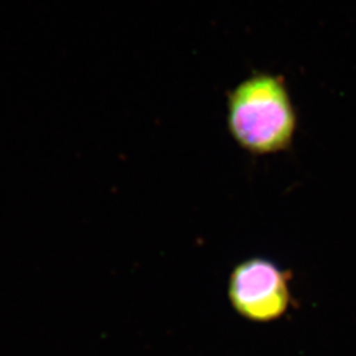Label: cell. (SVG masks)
I'll return each instance as SVG.
<instances>
[{
    "label": "cell",
    "mask_w": 356,
    "mask_h": 356,
    "mask_svg": "<svg viewBox=\"0 0 356 356\" xmlns=\"http://www.w3.org/2000/svg\"><path fill=\"white\" fill-rule=\"evenodd\" d=\"M231 305L245 318L268 322L281 317L291 301L285 273L270 260L254 257L238 264L229 276Z\"/></svg>",
    "instance_id": "cell-2"
},
{
    "label": "cell",
    "mask_w": 356,
    "mask_h": 356,
    "mask_svg": "<svg viewBox=\"0 0 356 356\" xmlns=\"http://www.w3.org/2000/svg\"><path fill=\"white\" fill-rule=\"evenodd\" d=\"M227 107L229 134L244 151L266 156L291 148L297 113L282 76H248L229 91Z\"/></svg>",
    "instance_id": "cell-1"
}]
</instances>
